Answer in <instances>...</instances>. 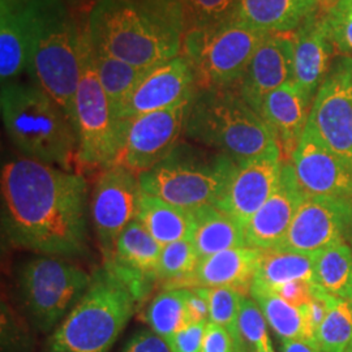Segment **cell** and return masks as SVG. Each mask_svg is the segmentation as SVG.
Instances as JSON below:
<instances>
[{"mask_svg":"<svg viewBox=\"0 0 352 352\" xmlns=\"http://www.w3.org/2000/svg\"><path fill=\"white\" fill-rule=\"evenodd\" d=\"M122 352H171L166 340L153 330H140L128 340Z\"/></svg>","mask_w":352,"mask_h":352,"instance_id":"44","label":"cell"},{"mask_svg":"<svg viewBox=\"0 0 352 352\" xmlns=\"http://www.w3.org/2000/svg\"><path fill=\"white\" fill-rule=\"evenodd\" d=\"M317 253L285 250L263 251L251 289H272L294 280H314Z\"/></svg>","mask_w":352,"mask_h":352,"instance_id":"28","label":"cell"},{"mask_svg":"<svg viewBox=\"0 0 352 352\" xmlns=\"http://www.w3.org/2000/svg\"><path fill=\"white\" fill-rule=\"evenodd\" d=\"M1 230L16 248L72 258L88 253L85 177L32 158L1 168Z\"/></svg>","mask_w":352,"mask_h":352,"instance_id":"1","label":"cell"},{"mask_svg":"<svg viewBox=\"0 0 352 352\" xmlns=\"http://www.w3.org/2000/svg\"><path fill=\"white\" fill-rule=\"evenodd\" d=\"M282 352H321L316 340L307 338L282 340Z\"/></svg>","mask_w":352,"mask_h":352,"instance_id":"46","label":"cell"},{"mask_svg":"<svg viewBox=\"0 0 352 352\" xmlns=\"http://www.w3.org/2000/svg\"><path fill=\"white\" fill-rule=\"evenodd\" d=\"M151 330L167 340L190 322L187 309V289H164L151 300L146 311Z\"/></svg>","mask_w":352,"mask_h":352,"instance_id":"31","label":"cell"},{"mask_svg":"<svg viewBox=\"0 0 352 352\" xmlns=\"http://www.w3.org/2000/svg\"><path fill=\"white\" fill-rule=\"evenodd\" d=\"M141 4L149 7L153 11L161 13L179 26L184 34L187 33V14L186 0H136Z\"/></svg>","mask_w":352,"mask_h":352,"instance_id":"43","label":"cell"},{"mask_svg":"<svg viewBox=\"0 0 352 352\" xmlns=\"http://www.w3.org/2000/svg\"><path fill=\"white\" fill-rule=\"evenodd\" d=\"M251 296L260 305L269 327L280 340H292L304 337L300 308L285 302L270 291L251 289Z\"/></svg>","mask_w":352,"mask_h":352,"instance_id":"33","label":"cell"},{"mask_svg":"<svg viewBox=\"0 0 352 352\" xmlns=\"http://www.w3.org/2000/svg\"><path fill=\"white\" fill-rule=\"evenodd\" d=\"M36 0H0V80L13 82L29 69Z\"/></svg>","mask_w":352,"mask_h":352,"instance_id":"22","label":"cell"},{"mask_svg":"<svg viewBox=\"0 0 352 352\" xmlns=\"http://www.w3.org/2000/svg\"><path fill=\"white\" fill-rule=\"evenodd\" d=\"M91 276L62 257L38 256L17 273L23 307L39 331L47 333L62 322L87 292Z\"/></svg>","mask_w":352,"mask_h":352,"instance_id":"9","label":"cell"},{"mask_svg":"<svg viewBox=\"0 0 352 352\" xmlns=\"http://www.w3.org/2000/svg\"><path fill=\"white\" fill-rule=\"evenodd\" d=\"M344 352H352V342L350 343V346L347 347V350H346Z\"/></svg>","mask_w":352,"mask_h":352,"instance_id":"47","label":"cell"},{"mask_svg":"<svg viewBox=\"0 0 352 352\" xmlns=\"http://www.w3.org/2000/svg\"><path fill=\"white\" fill-rule=\"evenodd\" d=\"M269 352H274V351H269Z\"/></svg>","mask_w":352,"mask_h":352,"instance_id":"50","label":"cell"},{"mask_svg":"<svg viewBox=\"0 0 352 352\" xmlns=\"http://www.w3.org/2000/svg\"><path fill=\"white\" fill-rule=\"evenodd\" d=\"M338 302V298L330 295L317 283L314 289V298L307 305L300 307L304 321V337L307 340H316L318 327L324 322L330 309Z\"/></svg>","mask_w":352,"mask_h":352,"instance_id":"39","label":"cell"},{"mask_svg":"<svg viewBox=\"0 0 352 352\" xmlns=\"http://www.w3.org/2000/svg\"><path fill=\"white\" fill-rule=\"evenodd\" d=\"M307 126L330 151L352 160V56L333 59L316 93Z\"/></svg>","mask_w":352,"mask_h":352,"instance_id":"12","label":"cell"},{"mask_svg":"<svg viewBox=\"0 0 352 352\" xmlns=\"http://www.w3.org/2000/svg\"><path fill=\"white\" fill-rule=\"evenodd\" d=\"M320 10L337 51L352 56V0H320Z\"/></svg>","mask_w":352,"mask_h":352,"instance_id":"37","label":"cell"},{"mask_svg":"<svg viewBox=\"0 0 352 352\" xmlns=\"http://www.w3.org/2000/svg\"><path fill=\"white\" fill-rule=\"evenodd\" d=\"M245 351L240 349L239 344L231 333L221 325L214 322H208L204 340H202L201 352H240Z\"/></svg>","mask_w":352,"mask_h":352,"instance_id":"41","label":"cell"},{"mask_svg":"<svg viewBox=\"0 0 352 352\" xmlns=\"http://www.w3.org/2000/svg\"><path fill=\"white\" fill-rule=\"evenodd\" d=\"M187 309L190 322L209 321V300L205 287L187 289Z\"/></svg>","mask_w":352,"mask_h":352,"instance_id":"45","label":"cell"},{"mask_svg":"<svg viewBox=\"0 0 352 352\" xmlns=\"http://www.w3.org/2000/svg\"><path fill=\"white\" fill-rule=\"evenodd\" d=\"M136 299L106 266L91 276L87 292L47 343L49 352H109L133 316Z\"/></svg>","mask_w":352,"mask_h":352,"instance_id":"6","label":"cell"},{"mask_svg":"<svg viewBox=\"0 0 352 352\" xmlns=\"http://www.w3.org/2000/svg\"><path fill=\"white\" fill-rule=\"evenodd\" d=\"M67 1H68V3H69V1H74V0H67Z\"/></svg>","mask_w":352,"mask_h":352,"instance_id":"48","label":"cell"},{"mask_svg":"<svg viewBox=\"0 0 352 352\" xmlns=\"http://www.w3.org/2000/svg\"><path fill=\"white\" fill-rule=\"evenodd\" d=\"M289 162L305 195L352 200V160L330 151L311 128L305 126Z\"/></svg>","mask_w":352,"mask_h":352,"instance_id":"16","label":"cell"},{"mask_svg":"<svg viewBox=\"0 0 352 352\" xmlns=\"http://www.w3.org/2000/svg\"><path fill=\"white\" fill-rule=\"evenodd\" d=\"M135 219L162 247L179 240H190L193 235L195 214L192 210L179 208L144 192L140 195Z\"/></svg>","mask_w":352,"mask_h":352,"instance_id":"26","label":"cell"},{"mask_svg":"<svg viewBox=\"0 0 352 352\" xmlns=\"http://www.w3.org/2000/svg\"><path fill=\"white\" fill-rule=\"evenodd\" d=\"M267 34L234 20L187 32L182 54L193 65L197 88L236 87Z\"/></svg>","mask_w":352,"mask_h":352,"instance_id":"8","label":"cell"},{"mask_svg":"<svg viewBox=\"0 0 352 352\" xmlns=\"http://www.w3.org/2000/svg\"><path fill=\"white\" fill-rule=\"evenodd\" d=\"M206 295L209 300V321L227 329L240 349L245 350L238 331V316L241 299L244 296L236 289L230 287L206 289Z\"/></svg>","mask_w":352,"mask_h":352,"instance_id":"36","label":"cell"},{"mask_svg":"<svg viewBox=\"0 0 352 352\" xmlns=\"http://www.w3.org/2000/svg\"><path fill=\"white\" fill-rule=\"evenodd\" d=\"M162 248L146 228L133 219L116 240L113 254L104 266L126 285L136 302H142L158 282L157 270Z\"/></svg>","mask_w":352,"mask_h":352,"instance_id":"19","label":"cell"},{"mask_svg":"<svg viewBox=\"0 0 352 352\" xmlns=\"http://www.w3.org/2000/svg\"><path fill=\"white\" fill-rule=\"evenodd\" d=\"M337 51L318 8L295 30L294 81L311 97L324 81Z\"/></svg>","mask_w":352,"mask_h":352,"instance_id":"23","label":"cell"},{"mask_svg":"<svg viewBox=\"0 0 352 352\" xmlns=\"http://www.w3.org/2000/svg\"><path fill=\"white\" fill-rule=\"evenodd\" d=\"M261 253L254 248L240 247L202 257L184 289L230 287L248 296Z\"/></svg>","mask_w":352,"mask_h":352,"instance_id":"24","label":"cell"},{"mask_svg":"<svg viewBox=\"0 0 352 352\" xmlns=\"http://www.w3.org/2000/svg\"><path fill=\"white\" fill-rule=\"evenodd\" d=\"M311 98L294 80L266 96L260 115L277 140L283 161L296 151L311 113Z\"/></svg>","mask_w":352,"mask_h":352,"instance_id":"21","label":"cell"},{"mask_svg":"<svg viewBox=\"0 0 352 352\" xmlns=\"http://www.w3.org/2000/svg\"><path fill=\"white\" fill-rule=\"evenodd\" d=\"M72 124L78 145L80 167L103 170L115 164L123 144L124 123L115 118L113 104L96 75L90 39L84 55L82 76L76 91Z\"/></svg>","mask_w":352,"mask_h":352,"instance_id":"10","label":"cell"},{"mask_svg":"<svg viewBox=\"0 0 352 352\" xmlns=\"http://www.w3.org/2000/svg\"><path fill=\"white\" fill-rule=\"evenodd\" d=\"M192 97L168 109L123 120V144L115 164L140 175L168 158L186 132Z\"/></svg>","mask_w":352,"mask_h":352,"instance_id":"11","label":"cell"},{"mask_svg":"<svg viewBox=\"0 0 352 352\" xmlns=\"http://www.w3.org/2000/svg\"><path fill=\"white\" fill-rule=\"evenodd\" d=\"M0 110L8 138L24 157L74 171L78 164L75 128L47 93L37 85H1Z\"/></svg>","mask_w":352,"mask_h":352,"instance_id":"4","label":"cell"},{"mask_svg":"<svg viewBox=\"0 0 352 352\" xmlns=\"http://www.w3.org/2000/svg\"><path fill=\"white\" fill-rule=\"evenodd\" d=\"M199 260L192 240H179L164 245L157 270L158 283L164 289H184Z\"/></svg>","mask_w":352,"mask_h":352,"instance_id":"32","label":"cell"},{"mask_svg":"<svg viewBox=\"0 0 352 352\" xmlns=\"http://www.w3.org/2000/svg\"><path fill=\"white\" fill-rule=\"evenodd\" d=\"M238 331L244 349L248 352L274 351L267 331V321L254 299L244 296L238 316Z\"/></svg>","mask_w":352,"mask_h":352,"instance_id":"35","label":"cell"},{"mask_svg":"<svg viewBox=\"0 0 352 352\" xmlns=\"http://www.w3.org/2000/svg\"><path fill=\"white\" fill-rule=\"evenodd\" d=\"M184 135L238 164L280 151L272 129L241 98L236 87L197 88Z\"/></svg>","mask_w":352,"mask_h":352,"instance_id":"5","label":"cell"},{"mask_svg":"<svg viewBox=\"0 0 352 352\" xmlns=\"http://www.w3.org/2000/svg\"><path fill=\"white\" fill-rule=\"evenodd\" d=\"M193 214L195 227L190 240L200 258L218 252L247 247L243 227L215 205L193 210Z\"/></svg>","mask_w":352,"mask_h":352,"instance_id":"27","label":"cell"},{"mask_svg":"<svg viewBox=\"0 0 352 352\" xmlns=\"http://www.w3.org/2000/svg\"><path fill=\"white\" fill-rule=\"evenodd\" d=\"M352 241V200L305 195L283 241L274 250L317 253Z\"/></svg>","mask_w":352,"mask_h":352,"instance_id":"14","label":"cell"},{"mask_svg":"<svg viewBox=\"0 0 352 352\" xmlns=\"http://www.w3.org/2000/svg\"><path fill=\"white\" fill-rule=\"evenodd\" d=\"M139 175L123 166L103 168L89 201V217L104 263L110 260L116 240L135 218L140 195Z\"/></svg>","mask_w":352,"mask_h":352,"instance_id":"13","label":"cell"},{"mask_svg":"<svg viewBox=\"0 0 352 352\" xmlns=\"http://www.w3.org/2000/svg\"><path fill=\"white\" fill-rule=\"evenodd\" d=\"M294 50L295 32L269 33L252 56L236 89L256 113L266 96L294 80Z\"/></svg>","mask_w":352,"mask_h":352,"instance_id":"18","label":"cell"},{"mask_svg":"<svg viewBox=\"0 0 352 352\" xmlns=\"http://www.w3.org/2000/svg\"><path fill=\"white\" fill-rule=\"evenodd\" d=\"M320 8V0H238L234 21L265 33L295 32Z\"/></svg>","mask_w":352,"mask_h":352,"instance_id":"25","label":"cell"},{"mask_svg":"<svg viewBox=\"0 0 352 352\" xmlns=\"http://www.w3.org/2000/svg\"><path fill=\"white\" fill-rule=\"evenodd\" d=\"M197 77L187 56L175 58L149 67L136 87L123 101L113 106L118 120H129L145 113L175 106L195 96Z\"/></svg>","mask_w":352,"mask_h":352,"instance_id":"15","label":"cell"},{"mask_svg":"<svg viewBox=\"0 0 352 352\" xmlns=\"http://www.w3.org/2000/svg\"><path fill=\"white\" fill-rule=\"evenodd\" d=\"M87 28L94 49L139 68L182 54L184 32L136 0H96Z\"/></svg>","mask_w":352,"mask_h":352,"instance_id":"2","label":"cell"},{"mask_svg":"<svg viewBox=\"0 0 352 352\" xmlns=\"http://www.w3.org/2000/svg\"><path fill=\"white\" fill-rule=\"evenodd\" d=\"M238 0H186L187 32L231 21Z\"/></svg>","mask_w":352,"mask_h":352,"instance_id":"38","label":"cell"},{"mask_svg":"<svg viewBox=\"0 0 352 352\" xmlns=\"http://www.w3.org/2000/svg\"><path fill=\"white\" fill-rule=\"evenodd\" d=\"M315 285L314 280H305V279L294 280V282H289V283L276 287L270 292L276 294L291 305L300 308L312 300Z\"/></svg>","mask_w":352,"mask_h":352,"instance_id":"42","label":"cell"},{"mask_svg":"<svg viewBox=\"0 0 352 352\" xmlns=\"http://www.w3.org/2000/svg\"><path fill=\"white\" fill-rule=\"evenodd\" d=\"M283 164L280 151H276L238 164L215 206L244 228L277 189Z\"/></svg>","mask_w":352,"mask_h":352,"instance_id":"17","label":"cell"},{"mask_svg":"<svg viewBox=\"0 0 352 352\" xmlns=\"http://www.w3.org/2000/svg\"><path fill=\"white\" fill-rule=\"evenodd\" d=\"M208 322H189L188 325L164 340L170 351L201 352L202 340Z\"/></svg>","mask_w":352,"mask_h":352,"instance_id":"40","label":"cell"},{"mask_svg":"<svg viewBox=\"0 0 352 352\" xmlns=\"http://www.w3.org/2000/svg\"><path fill=\"white\" fill-rule=\"evenodd\" d=\"M315 283L338 299L352 300V244L340 241L320 251Z\"/></svg>","mask_w":352,"mask_h":352,"instance_id":"29","label":"cell"},{"mask_svg":"<svg viewBox=\"0 0 352 352\" xmlns=\"http://www.w3.org/2000/svg\"><path fill=\"white\" fill-rule=\"evenodd\" d=\"M91 60L96 75L98 77L102 88L106 91L113 107L126 98L128 93L136 87L140 78L148 69L119 60L104 54L103 51L94 49L93 46Z\"/></svg>","mask_w":352,"mask_h":352,"instance_id":"30","label":"cell"},{"mask_svg":"<svg viewBox=\"0 0 352 352\" xmlns=\"http://www.w3.org/2000/svg\"><path fill=\"white\" fill-rule=\"evenodd\" d=\"M88 28L80 26L67 0H36L29 75L72 122Z\"/></svg>","mask_w":352,"mask_h":352,"instance_id":"3","label":"cell"},{"mask_svg":"<svg viewBox=\"0 0 352 352\" xmlns=\"http://www.w3.org/2000/svg\"><path fill=\"white\" fill-rule=\"evenodd\" d=\"M240 352H248V351H240Z\"/></svg>","mask_w":352,"mask_h":352,"instance_id":"49","label":"cell"},{"mask_svg":"<svg viewBox=\"0 0 352 352\" xmlns=\"http://www.w3.org/2000/svg\"><path fill=\"white\" fill-rule=\"evenodd\" d=\"M236 166L225 154L206 157L179 145L168 158L140 174V187L144 193L193 212L218 204Z\"/></svg>","mask_w":352,"mask_h":352,"instance_id":"7","label":"cell"},{"mask_svg":"<svg viewBox=\"0 0 352 352\" xmlns=\"http://www.w3.org/2000/svg\"><path fill=\"white\" fill-rule=\"evenodd\" d=\"M304 196L292 164L285 161L277 189L243 228L245 245L258 251L277 248L285 239Z\"/></svg>","mask_w":352,"mask_h":352,"instance_id":"20","label":"cell"},{"mask_svg":"<svg viewBox=\"0 0 352 352\" xmlns=\"http://www.w3.org/2000/svg\"><path fill=\"white\" fill-rule=\"evenodd\" d=\"M352 342V300L338 299L316 334L321 352H344Z\"/></svg>","mask_w":352,"mask_h":352,"instance_id":"34","label":"cell"}]
</instances>
